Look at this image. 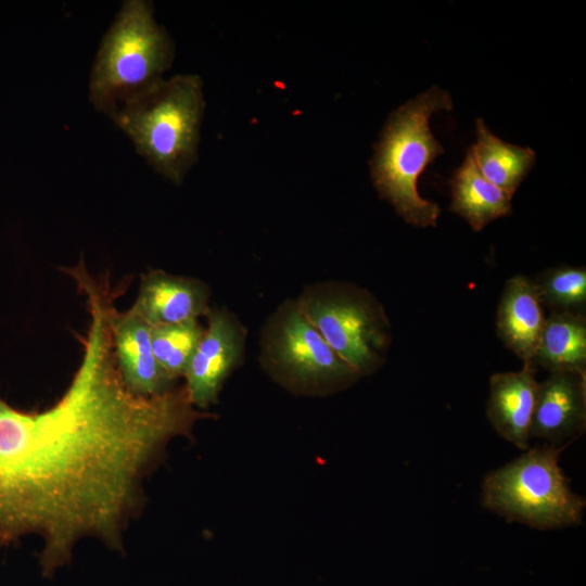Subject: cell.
Wrapping results in <instances>:
<instances>
[{
  "instance_id": "11",
  "label": "cell",
  "mask_w": 586,
  "mask_h": 586,
  "mask_svg": "<svg viewBox=\"0 0 586 586\" xmlns=\"http://www.w3.org/2000/svg\"><path fill=\"white\" fill-rule=\"evenodd\" d=\"M536 368L533 362H523L518 371L497 372L489 378L487 420L498 435L521 450L530 448L539 383Z\"/></svg>"
},
{
  "instance_id": "13",
  "label": "cell",
  "mask_w": 586,
  "mask_h": 586,
  "mask_svg": "<svg viewBox=\"0 0 586 586\" xmlns=\"http://www.w3.org/2000/svg\"><path fill=\"white\" fill-rule=\"evenodd\" d=\"M537 288L523 275L505 284L496 315V331L502 344L523 362H533L546 316Z\"/></svg>"
},
{
  "instance_id": "1",
  "label": "cell",
  "mask_w": 586,
  "mask_h": 586,
  "mask_svg": "<svg viewBox=\"0 0 586 586\" xmlns=\"http://www.w3.org/2000/svg\"><path fill=\"white\" fill-rule=\"evenodd\" d=\"M71 277L86 296L89 326L71 384L50 407L24 411L0 396V547L28 534L51 577L86 537L124 551V534L143 505V480L166 444L205 415L184 384L142 396L123 381L110 322V276L85 266Z\"/></svg>"
},
{
  "instance_id": "15",
  "label": "cell",
  "mask_w": 586,
  "mask_h": 586,
  "mask_svg": "<svg viewBox=\"0 0 586 586\" xmlns=\"http://www.w3.org/2000/svg\"><path fill=\"white\" fill-rule=\"evenodd\" d=\"M533 364L549 373H586L585 314L550 311Z\"/></svg>"
},
{
  "instance_id": "7",
  "label": "cell",
  "mask_w": 586,
  "mask_h": 586,
  "mask_svg": "<svg viewBox=\"0 0 586 586\" xmlns=\"http://www.w3.org/2000/svg\"><path fill=\"white\" fill-rule=\"evenodd\" d=\"M259 361L275 380L298 392L337 391L360 378L310 323L296 298L283 301L266 319Z\"/></svg>"
},
{
  "instance_id": "6",
  "label": "cell",
  "mask_w": 586,
  "mask_h": 586,
  "mask_svg": "<svg viewBox=\"0 0 586 586\" xmlns=\"http://www.w3.org/2000/svg\"><path fill=\"white\" fill-rule=\"evenodd\" d=\"M296 300L326 342L360 377L384 364L391 322L371 292L349 282L326 281L307 285Z\"/></svg>"
},
{
  "instance_id": "2",
  "label": "cell",
  "mask_w": 586,
  "mask_h": 586,
  "mask_svg": "<svg viewBox=\"0 0 586 586\" xmlns=\"http://www.w3.org/2000/svg\"><path fill=\"white\" fill-rule=\"evenodd\" d=\"M204 109L200 76L180 74L125 102L111 119L158 174L179 186L198 160Z\"/></svg>"
},
{
  "instance_id": "9",
  "label": "cell",
  "mask_w": 586,
  "mask_h": 586,
  "mask_svg": "<svg viewBox=\"0 0 586 586\" xmlns=\"http://www.w3.org/2000/svg\"><path fill=\"white\" fill-rule=\"evenodd\" d=\"M586 429V373L551 372L538 383L531 438L564 445Z\"/></svg>"
},
{
  "instance_id": "10",
  "label": "cell",
  "mask_w": 586,
  "mask_h": 586,
  "mask_svg": "<svg viewBox=\"0 0 586 586\" xmlns=\"http://www.w3.org/2000/svg\"><path fill=\"white\" fill-rule=\"evenodd\" d=\"M208 300L204 282L154 269L142 276L130 309L153 328L198 320L208 311Z\"/></svg>"
},
{
  "instance_id": "8",
  "label": "cell",
  "mask_w": 586,
  "mask_h": 586,
  "mask_svg": "<svg viewBox=\"0 0 586 586\" xmlns=\"http://www.w3.org/2000/svg\"><path fill=\"white\" fill-rule=\"evenodd\" d=\"M207 327L184 372L190 402L200 409L217 402L229 374L243 360L246 330L228 309L209 307Z\"/></svg>"
},
{
  "instance_id": "5",
  "label": "cell",
  "mask_w": 586,
  "mask_h": 586,
  "mask_svg": "<svg viewBox=\"0 0 586 586\" xmlns=\"http://www.w3.org/2000/svg\"><path fill=\"white\" fill-rule=\"evenodd\" d=\"M564 448L537 445L489 472L482 483L483 507L537 530L579 525L586 502L571 489L559 464Z\"/></svg>"
},
{
  "instance_id": "4",
  "label": "cell",
  "mask_w": 586,
  "mask_h": 586,
  "mask_svg": "<svg viewBox=\"0 0 586 586\" xmlns=\"http://www.w3.org/2000/svg\"><path fill=\"white\" fill-rule=\"evenodd\" d=\"M174 58V42L156 22L152 1H123L91 67L90 103L112 118L122 104L163 79Z\"/></svg>"
},
{
  "instance_id": "12",
  "label": "cell",
  "mask_w": 586,
  "mask_h": 586,
  "mask_svg": "<svg viewBox=\"0 0 586 586\" xmlns=\"http://www.w3.org/2000/svg\"><path fill=\"white\" fill-rule=\"evenodd\" d=\"M110 322L115 359L125 384L136 394H162L174 383L158 366L151 345V327L131 309L111 308Z\"/></svg>"
},
{
  "instance_id": "16",
  "label": "cell",
  "mask_w": 586,
  "mask_h": 586,
  "mask_svg": "<svg viewBox=\"0 0 586 586\" xmlns=\"http://www.w3.org/2000/svg\"><path fill=\"white\" fill-rule=\"evenodd\" d=\"M476 142L469 148L481 174L510 198L531 171L536 154L502 141L492 133L482 118L475 122Z\"/></svg>"
},
{
  "instance_id": "14",
  "label": "cell",
  "mask_w": 586,
  "mask_h": 586,
  "mask_svg": "<svg viewBox=\"0 0 586 586\" xmlns=\"http://www.w3.org/2000/svg\"><path fill=\"white\" fill-rule=\"evenodd\" d=\"M449 209L462 217L474 231L511 213V199L479 170L468 149L466 157L450 181Z\"/></svg>"
},
{
  "instance_id": "3",
  "label": "cell",
  "mask_w": 586,
  "mask_h": 586,
  "mask_svg": "<svg viewBox=\"0 0 586 586\" xmlns=\"http://www.w3.org/2000/svg\"><path fill=\"white\" fill-rule=\"evenodd\" d=\"M451 109L449 93L433 86L390 115L374 145L370 169L375 189L416 227H434L437 222L438 205L423 199L417 183L425 167L444 153L431 132L430 117Z\"/></svg>"
},
{
  "instance_id": "18",
  "label": "cell",
  "mask_w": 586,
  "mask_h": 586,
  "mask_svg": "<svg viewBox=\"0 0 586 586\" xmlns=\"http://www.w3.org/2000/svg\"><path fill=\"white\" fill-rule=\"evenodd\" d=\"M533 281L545 308H549L550 311L585 314V267L558 266L548 268Z\"/></svg>"
},
{
  "instance_id": "17",
  "label": "cell",
  "mask_w": 586,
  "mask_h": 586,
  "mask_svg": "<svg viewBox=\"0 0 586 586\" xmlns=\"http://www.w3.org/2000/svg\"><path fill=\"white\" fill-rule=\"evenodd\" d=\"M203 332L199 320L151 328L153 355L173 382L183 378Z\"/></svg>"
}]
</instances>
